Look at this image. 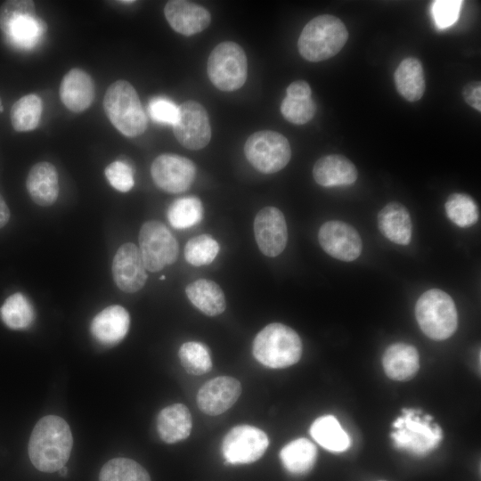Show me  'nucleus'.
<instances>
[{
  "instance_id": "nucleus-1",
  "label": "nucleus",
  "mask_w": 481,
  "mask_h": 481,
  "mask_svg": "<svg viewBox=\"0 0 481 481\" xmlns=\"http://www.w3.org/2000/svg\"><path fill=\"white\" fill-rule=\"evenodd\" d=\"M73 437L68 423L61 417L48 415L36 424L29 442V456L34 467L52 473L68 461Z\"/></svg>"
},
{
  "instance_id": "nucleus-2",
  "label": "nucleus",
  "mask_w": 481,
  "mask_h": 481,
  "mask_svg": "<svg viewBox=\"0 0 481 481\" xmlns=\"http://www.w3.org/2000/svg\"><path fill=\"white\" fill-rule=\"evenodd\" d=\"M347 38L345 24L338 17L324 14L306 23L299 36L298 48L304 59L322 61L336 55Z\"/></svg>"
},
{
  "instance_id": "nucleus-3",
  "label": "nucleus",
  "mask_w": 481,
  "mask_h": 481,
  "mask_svg": "<svg viewBox=\"0 0 481 481\" xmlns=\"http://www.w3.org/2000/svg\"><path fill=\"white\" fill-rule=\"evenodd\" d=\"M254 357L263 365L280 369L289 367L302 355V342L298 333L282 323H270L254 338Z\"/></svg>"
},
{
  "instance_id": "nucleus-4",
  "label": "nucleus",
  "mask_w": 481,
  "mask_h": 481,
  "mask_svg": "<svg viewBox=\"0 0 481 481\" xmlns=\"http://www.w3.org/2000/svg\"><path fill=\"white\" fill-rule=\"evenodd\" d=\"M103 108L111 124L124 135L135 137L147 128V117L135 87L126 80H118L107 89Z\"/></svg>"
},
{
  "instance_id": "nucleus-5",
  "label": "nucleus",
  "mask_w": 481,
  "mask_h": 481,
  "mask_svg": "<svg viewBox=\"0 0 481 481\" xmlns=\"http://www.w3.org/2000/svg\"><path fill=\"white\" fill-rule=\"evenodd\" d=\"M0 29L11 45L28 50L39 42L46 27L36 15L33 1L9 0L0 7Z\"/></svg>"
},
{
  "instance_id": "nucleus-6",
  "label": "nucleus",
  "mask_w": 481,
  "mask_h": 481,
  "mask_svg": "<svg viewBox=\"0 0 481 481\" xmlns=\"http://www.w3.org/2000/svg\"><path fill=\"white\" fill-rule=\"evenodd\" d=\"M415 315L421 330L432 339H446L457 329L455 304L446 292L438 289L427 290L419 298Z\"/></svg>"
},
{
  "instance_id": "nucleus-7",
  "label": "nucleus",
  "mask_w": 481,
  "mask_h": 481,
  "mask_svg": "<svg viewBox=\"0 0 481 481\" xmlns=\"http://www.w3.org/2000/svg\"><path fill=\"white\" fill-rule=\"evenodd\" d=\"M420 413L414 409H404L403 416L393 423L395 431L391 436L398 448L424 455L437 446L442 439V430L438 425L430 424V416L420 418Z\"/></svg>"
},
{
  "instance_id": "nucleus-8",
  "label": "nucleus",
  "mask_w": 481,
  "mask_h": 481,
  "mask_svg": "<svg viewBox=\"0 0 481 481\" xmlns=\"http://www.w3.org/2000/svg\"><path fill=\"white\" fill-rule=\"evenodd\" d=\"M207 71L210 81L217 89L232 92L240 88L246 82L248 74L245 52L234 42L220 43L209 54Z\"/></svg>"
},
{
  "instance_id": "nucleus-9",
  "label": "nucleus",
  "mask_w": 481,
  "mask_h": 481,
  "mask_svg": "<svg viewBox=\"0 0 481 481\" xmlns=\"http://www.w3.org/2000/svg\"><path fill=\"white\" fill-rule=\"evenodd\" d=\"M244 152L248 161L264 174H273L281 170L291 158V149L287 138L271 130L252 134L245 143Z\"/></svg>"
},
{
  "instance_id": "nucleus-10",
  "label": "nucleus",
  "mask_w": 481,
  "mask_h": 481,
  "mask_svg": "<svg viewBox=\"0 0 481 481\" xmlns=\"http://www.w3.org/2000/svg\"><path fill=\"white\" fill-rule=\"evenodd\" d=\"M139 250L146 270L156 273L176 261L179 247L176 239L164 224L150 220L140 229Z\"/></svg>"
},
{
  "instance_id": "nucleus-11",
  "label": "nucleus",
  "mask_w": 481,
  "mask_h": 481,
  "mask_svg": "<svg viewBox=\"0 0 481 481\" xmlns=\"http://www.w3.org/2000/svg\"><path fill=\"white\" fill-rule=\"evenodd\" d=\"M269 439L258 428L240 425L232 428L224 437L223 456L231 464H247L260 459L266 451Z\"/></svg>"
},
{
  "instance_id": "nucleus-12",
  "label": "nucleus",
  "mask_w": 481,
  "mask_h": 481,
  "mask_svg": "<svg viewBox=\"0 0 481 481\" xmlns=\"http://www.w3.org/2000/svg\"><path fill=\"white\" fill-rule=\"evenodd\" d=\"M174 134L181 145L197 151L208 145L211 126L205 108L195 101H186L178 106V118Z\"/></svg>"
},
{
  "instance_id": "nucleus-13",
  "label": "nucleus",
  "mask_w": 481,
  "mask_h": 481,
  "mask_svg": "<svg viewBox=\"0 0 481 481\" xmlns=\"http://www.w3.org/2000/svg\"><path fill=\"white\" fill-rule=\"evenodd\" d=\"M151 174L155 184L168 193L186 191L193 183L196 167L192 160L177 154H161L152 162Z\"/></svg>"
},
{
  "instance_id": "nucleus-14",
  "label": "nucleus",
  "mask_w": 481,
  "mask_h": 481,
  "mask_svg": "<svg viewBox=\"0 0 481 481\" xmlns=\"http://www.w3.org/2000/svg\"><path fill=\"white\" fill-rule=\"evenodd\" d=\"M318 240L327 254L341 261H353L362 253L363 243L359 233L342 221L324 223L319 229Z\"/></svg>"
},
{
  "instance_id": "nucleus-15",
  "label": "nucleus",
  "mask_w": 481,
  "mask_h": 481,
  "mask_svg": "<svg viewBox=\"0 0 481 481\" xmlns=\"http://www.w3.org/2000/svg\"><path fill=\"white\" fill-rule=\"evenodd\" d=\"M254 235L259 250L266 257H274L285 249L288 229L282 212L274 207H265L256 215Z\"/></svg>"
},
{
  "instance_id": "nucleus-16",
  "label": "nucleus",
  "mask_w": 481,
  "mask_h": 481,
  "mask_svg": "<svg viewBox=\"0 0 481 481\" xmlns=\"http://www.w3.org/2000/svg\"><path fill=\"white\" fill-rule=\"evenodd\" d=\"M111 272L117 287L126 293L142 289L148 278L139 248L131 242L118 248L113 257Z\"/></svg>"
},
{
  "instance_id": "nucleus-17",
  "label": "nucleus",
  "mask_w": 481,
  "mask_h": 481,
  "mask_svg": "<svg viewBox=\"0 0 481 481\" xmlns=\"http://www.w3.org/2000/svg\"><path fill=\"white\" fill-rule=\"evenodd\" d=\"M240 393L239 380L230 376L216 377L200 388L197 395L198 406L208 415H219L235 404Z\"/></svg>"
},
{
  "instance_id": "nucleus-18",
  "label": "nucleus",
  "mask_w": 481,
  "mask_h": 481,
  "mask_svg": "<svg viewBox=\"0 0 481 481\" xmlns=\"http://www.w3.org/2000/svg\"><path fill=\"white\" fill-rule=\"evenodd\" d=\"M165 17L171 28L183 36H192L208 27L211 16L200 4L183 1H168L164 7Z\"/></svg>"
},
{
  "instance_id": "nucleus-19",
  "label": "nucleus",
  "mask_w": 481,
  "mask_h": 481,
  "mask_svg": "<svg viewBox=\"0 0 481 481\" xmlns=\"http://www.w3.org/2000/svg\"><path fill=\"white\" fill-rule=\"evenodd\" d=\"M130 316L126 309L118 305L107 306L91 322L90 331L96 341L105 346L119 343L127 334Z\"/></svg>"
},
{
  "instance_id": "nucleus-20",
  "label": "nucleus",
  "mask_w": 481,
  "mask_h": 481,
  "mask_svg": "<svg viewBox=\"0 0 481 481\" xmlns=\"http://www.w3.org/2000/svg\"><path fill=\"white\" fill-rule=\"evenodd\" d=\"M95 86L91 76L81 69H71L62 78L60 97L72 112H82L93 103Z\"/></svg>"
},
{
  "instance_id": "nucleus-21",
  "label": "nucleus",
  "mask_w": 481,
  "mask_h": 481,
  "mask_svg": "<svg viewBox=\"0 0 481 481\" xmlns=\"http://www.w3.org/2000/svg\"><path fill=\"white\" fill-rule=\"evenodd\" d=\"M26 187L36 204L53 205L59 196V176L55 167L46 161L35 164L28 174Z\"/></svg>"
},
{
  "instance_id": "nucleus-22",
  "label": "nucleus",
  "mask_w": 481,
  "mask_h": 481,
  "mask_svg": "<svg viewBox=\"0 0 481 481\" xmlns=\"http://www.w3.org/2000/svg\"><path fill=\"white\" fill-rule=\"evenodd\" d=\"M313 175L315 182L324 187L350 185L357 179V170L346 157L330 154L315 162Z\"/></svg>"
},
{
  "instance_id": "nucleus-23",
  "label": "nucleus",
  "mask_w": 481,
  "mask_h": 481,
  "mask_svg": "<svg viewBox=\"0 0 481 481\" xmlns=\"http://www.w3.org/2000/svg\"><path fill=\"white\" fill-rule=\"evenodd\" d=\"M378 226L387 239L396 244L408 245L412 240L411 216L399 202H390L379 211Z\"/></svg>"
},
{
  "instance_id": "nucleus-24",
  "label": "nucleus",
  "mask_w": 481,
  "mask_h": 481,
  "mask_svg": "<svg viewBox=\"0 0 481 481\" xmlns=\"http://www.w3.org/2000/svg\"><path fill=\"white\" fill-rule=\"evenodd\" d=\"M382 363L385 372L390 379L408 380L420 368L419 353L411 345L395 343L387 348Z\"/></svg>"
},
{
  "instance_id": "nucleus-25",
  "label": "nucleus",
  "mask_w": 481,
  "mask_h": 481,
  "mask_svg": "<svg viewBox=\"0 0 481 481\" xmlns=\"http://www.w3.org/2000/svg\"><path fill=\"white\" fill-rule=\"evenodd\" d=\"M192 415L182 404H175L162 409L157 417V430L159 437L167 444L187 438L192 430Z\"/></svg>"
},
{
  "instance_id": "nucleus-26",
  "label": "nucleus",
  "mask_w": 481,
  "mask_h": 481,
  "mask_svg": "<svg viewBox=\"0 0 481 481\" xmlns=\"http://www.w3.org/2000/svg\"><path fill=\"white\" fill-rule=\"evenodd\" d=\"M185 293L192 304L208 316L221 314L226 307L220 286L208 279H200L187 285Z\"/></svg>"
},
{
  "instance_id": "nucleus-27",
  "label": "nucleus",
  "mask_w": 481,
  "mask_h": 481,
  "mask_svg": "<svg viewBox=\"0 0 481 481\" xmlns=\"http://www.w3.org/2000/svg\"><path fill=\"white\" fill-rule=\"evenodd\" d=\"M397 92L407 101L420 100L425 92L426 83L421 62L414 57L401 61L394 73Z\"/></svg>"
},
{
  "instance_id": "nucleus-28",
  "label": "nucleus",
  "mask_w": 481,
  "mask_h": 481,
  "mask_svg": "<svg viewBox=\"0 0 481 481\" xmlns=\"http://www.w3.org/2000/svg\"><path fill=\"white\" fill-rule=\"evenodd\" d=\"M312 437L323 448L343 452L350 446V438L338 420L332 415L316 419L311 426Z\"/></svg>"
},
{
  "instance_id": "nucleus-29",
  "label": "nucleus",
  "mask_w": 481,
  "mask_h": 481,
  "mask_svg": "<svg viewBox=\"0 0 481 481\" xmlns=\"http://www.w3.org/2000/svg\"><path fill=\"white\" fill-rule=\"evenodd\" d=\"M316 457L315 445L306 438H298L289 443L280 452L282 465L293 474L308 472L314 467Z\"/></svg>"
},
{
  "instance_id": "nucleus-30",
  "label": "nucleus",
  "mask_w": 481,
  "mask_h": 481,
  "mask_svg": "<svg viewBox=\"0 0 481 481\" xmlns=\"http://www.w3.org/2000/svg\"><path fill=\"white\" fill-rule=\"evenodd\" d=\"M0 318L12 330H25L32 324L35 312L29 299L16 292L9 296L0 307Z\"/></svg>"
},
{
  "instance_id": "nucleus-31",
  "label": "nucleus",
  "mask_w": 481,
  "mask_h": 481,
  "mask_svg": "<svg viewBox=\"0 0 481 481\" xmlns=\"http://www.w3.org/2000/svg\"><path fill=\"white\" fill-rule=\"evenodd\" d=\"M43 104L41 98L34 94L16 101L10 111L11 123L17 132L34 130L39 124Z\"/></svg>"
},
{
  "instance_id": "nucleus-32",
  "label": "nucleus",
  "mask_w": 481,
  "mask_h": 481,
  "mask_svg": "<svg viewBox=\"0 0 481 481\" xmlns=\"http://www.w3.org/2000/svg\"><path fill=\"white\" fill-rule=\"evenodd\" d=\"M203 217V206L199 198L187 196L175 200L167 209V220L175 229H186L199 224Z\"/></svg>"
},
{
  "instance_id": "nucleus-33",
  "label": "nucleus",
  "mask_w": 481,
  "mask_h": 481,
  "mask_svg": "<svg viewBox=\"0 0 481 481\" xmlns=\"http://www.w3.org/2000/svg\"><path fill=\"white\" fill-rule=\"evenodd\" d=\"M99 481H151V477L138 462L127 458H115L103 465Z\"/></svg>"
},
{
  "instance_id": "nucleus-34",
  "label": "nucleus",
  "mask_w": 481,
  "mask_h": 481,
  "mask_svg": "<svg viewBox=\"0 0 481 481\" xmlns=\"http://www.w3.org/2000/svg\"><path fill=\"white\" fill-rule=\"evenodd\" d=\"M444 208L448 218L460 227H469L478 220L477 205L470 196L465 193L451 194L447 198Z\"/></svg>"
},
{
  "instance_id": "nucleus-35",
  "label": "nucleus",
  "mask_w": 481,
  "mask_h": 481,
  "mask_svg": "<svg viewBox=\"0 0 481 481\" xmlns=\"http://www.w3.org/2000/svg\"><path fill=\"white\" fill-rule=\"evenodd\" d=\"M182 366L192 375H202L212 368L210 352L207 346L200 342L188 341L183 343L178 352Z\"/></svg>"
},
{
  "instance_id": "nucleus-36",
  "label": "nucleus",
  "mask_w": 481,
  "mask_h": 481,
  "mask_svg": "<svg viewBox=\"0 0 481 481\" xmlns=\"http://www.w3.org/2000/svg\"><path fill=\"white\" fill-rule=\"evenodd\" d=\"M219 244L208 234H200L190 239L184 247L186 261L194 266L209 265L219 252Z\"/></svg>"
},
{
  "instance_id": "nucleus-37",
  "label": "nucleus",
  "mask_w": 481,
  "mask_h": 481,
  "mask_svg": "<svg viewBox=\"0 0 481 481\" xmlns=\"http://www.w3.org/2000/svg\"><path fill=\"white\" fill-rule=\"evenodd\" d=\"M316 111V104L312 97L296 99L286 96L281 104V112L284 118L295 125H303L310 121Z\"/></svg>"
},
{
  "instance_id": "nucleus-38",
  "label": "nucleus",
  "mask_w": 481,
  "mask_h": 481,
  "mask_svg": "<svg viewBox=\"0 0 481 481\" xmlns=\"http://www.w3.org/2000/svg\"><path fill=\"white\" fill-rule=\"evenodd\" d=\"M104 174L110 184L121 192L130 191L135 184L133 169L124 161L110 163L106 167Z\"/></svg>"
},
{
  "instance_id": "nucleus-39",
  "label": "nucleus",
  "mask_w": 481,
  "mask_h": 481,
  "mask_svg": "<svg viewBox=\"0 0 481 481\" xmlns=\"http://www.w3.org/2000/svg\"><path fill=\"white\" fill-rule=\"evenodd\" d=\"M462 4L461 0H437L433 3L432 13L439 29L452 26L458 19Z\"/></svg>"
},
{
  "instance_id": "nucleus-40",
  "label": "nucleus",
  "mask_w": 481,
  "mask_h": 481,
  "mask_svg": "<svg viewBox=\"0 0 481 481\" xmlns=\"http://www.w3.org/2000/svg\"><path fill=\"white\" fill-rule=\"evenodd\" d=\"M148 111L157 123L174 126L178 118V106L165 97H155L151 100Z\"/></svg>"
},
{
  "instance_id": "nucleus-41",
  "label": "nucleus",
  "mask_w": 481,
  "mask_h": 481,
  "mask_svg": "<svg viewBox=\"0 0 481 481\" xmlns=\"http://www.w3.org/2000/svg\"><path fill=\"white\" fill-rule=\"evenodd\" d=\"M465 102L476 109L481 110V85L480 82H470L463 89Z\"/></svg>"
},
{
  "instance_id": "nucleus-42",
  "label": "nucleus",
  "mask_w": 481,
  "mask_h": 481,
  "mask_svg": "<svg viewBox=\"0 0 481 481\" xmlns=\"http://www.w3.org/2000/svg\"><path fill=\"white\" fill-rule=\"evenodd\" d=\"M286 94L290 98L304 99L311 97L312 90L307 82L298 80L287 87Z\"/></svg>"
},
{
  "instance_id": "nucleus-43",
  "label": "nucleus",
  "mask_w": 481,
  "mask_h": 481,
  "mask_svg": "<svg viewBox=\"0 0 481 481\" xmlns=\"http://www.w3.org/2000/svg\"><path fill=\"white\" fill-rule=\"evenodd\" d=\"M10 219V210L5 203L4 200L3 199L2 195L0 194V228L4 227Z\"/></svg>"
},
{
  "instance_id": "nucleus-44",
  "label": "nucleus",
  "mask_w": 481,
  "mask_h": 481,
  "mask_svg": "<svg viewBox=\"0 0 481 481\" xmlns=\"http://www.w3.org/2000/svg\"><path fill=\"white\" fill-rule=\"evenodd\" d=\"M59 472L61 476L65 477L67 475V469L62 467L61 469H59Z\"/></svg>"
},
{
  "instance_id": "nucleus-45",
  "label": "nucleus",
  "mask_w": 481,
  "mask_h": 481,
  "mask_svg": "<svg viewBox=\"0 0 481 481\" xmlns=\"http://www.w3.org/2000/svg\"><path fill=\"white\" fill-rule=\"evenodd\" d=\"M135 1H119L118 3H123V4H133Z\"/></svg>"
},
{
  "instance_id": "nucleus-46",
  "label": "nucleus",
  "mask_w": 481,
  "mask_h": 481,
  "mask_svg": "<svg viewBox=\"0 0 481 481\" xmlns=\"http://www.w3.org/2000/svg\"><path fill=\"white\" fill-rule=\"evenodd\" d=\"M4 110V107H3V104H2V100L0 98V112H2Z\"/></svg>"
},
{
  "instance_id": "nucleus-47",
  "label": "nucleus",
  "mask_w": 481,
  "mask_h": 481,
  "mask_svg": "<svg viewBox=\"0 0 481 481\" xmlns=\"http://www.w3.org/2000/svg\"><path fill=\"white\" fill-rule=\"evenodd\" d=\"M159 279H160V280H165V276L163 275V276H161Z\"/></svg>"
}]
</instances>
